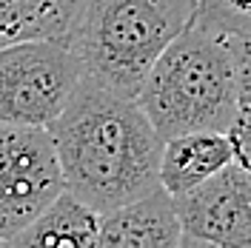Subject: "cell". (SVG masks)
<instances>
[{
    "mask_svg": "<svg viewBox=\"0 0 251 248\" xmlns=\"http://www.w3.org/2000/svg\"><path fill=\"white\" fill-rule=\"evenodd\" d=\"M66 188L100 214L154 191L160 183V131L137 97L100 86L89 74L54 123Z\"/></svg>",
    "mask_w": 251,
    "mask_h": 248,
    "instance_id": "6da1fadb",
    "label": "cell"
},
{
    "mask_svg": "<svg viewBox=\"0 0 251 248\" xmlns=\"http://www.w3.org/2000/svg\"><path fill=\"white\" fill-rule=\"evenodd\" d=\"M137 103L169 140L186 131H228L240 114L237 37L194 20L160 54Z\"/></svg>",
    "mask_w": 251,
    "mask_h": 248,
    "instance_id": "7a4b0ae2",
    "label": "cell"
},
{
    "mask_svg": "<svg viewBox=\"0 0 251 248\" xmlns=\"http://www.w3.org/2000/svg\"><path fill=\"white\" fill-rule=\"evenodd\" d=\"M200 0H86L69 43L86 74L137 97L160 54L194 23Z\"/></svg>",
    "mask_w": 251,
    "mask_h": 248,
    "instance_id": "3957f363",
    "label": "cell"
},
{
    "mask_svg": "<svg viewBox=\"0 0 251 248\" xmlns=\"http://www.w3.org/2000/svg\"><path fill=\"white\" fill-rule=\"evenodd\" d=\"M83 77L86 69L69 40L31 37L0 46V123L49 128Z\"/></svg>",
    "mask_w": 251,
    "mask_h": 248,
    "instance_id": "277c9868",
    "label": "cell"
},
{
    "mask_svg": "<svg viewBox=\"0 0 251 248\" xmlns=\"http://www.w3.org/2000/svg\"><path fill=\"white\" fill-rule=\"evenodd\" d=\"M66 191L49 128L0 123V246L29 228Z\"/></svg>",
    "mask_w": 251,
    "mask_h": 248,
    "instance_id": "5b68a950",
    "label": "cell"
},
{
    "mask_svg": "<svg viewBox=\"0 0 251 248\" xmlns=\"http://www.w3.org/2000/svg\"><path fill=\"white\" fill-rule=\"evenodd\" d=\"M174 202L183 223V246L251 248V171L243 163H228Z\"/></svg>",
    "mask_w": 251,
    "mask_h": 248,
    "instance_id": "8992f818",
    "label": "cell"
},
{
    "mask_svg": "<svg viewBox=\"0 0 251 248\" xmlns=\"http://www.w3.org/2000/svg\"><path fill=\"white\" fill-rule=\"evenodd\" d=\"M183 223L163 186L103 214L100 248H180Z\"/></svg>",
    "mask_w": 251,
    "mask_h": 248,
    "instance_id": "52a82bcc",
    "label": "cell"
},
{
    "mask_svg": "<svg viewBox=\"0 0 251 248\" xmlns=\"http://www.w3.org/2000/svg\"><path fill=\"white\" fill-rule=\"evenodd\" d=\"M234 140L228 131H186L163 143L160 157V183L180 197L191 188L203 186L228 163H234Z\"/></svg>",
    "mask_w": 251,
    "mask_h": 248,
    "instance_id": "ba28073f",
    "label": "cell"
},
{
    "mask_svg": "<svg viewBox=\"0 0 251 248\" xmlns=\"http://www.w3.org/2000/svg\"><path fill=\"white\" fill-rule=\"evenodd\" d=\"M103 214L69 188L49 205L29 228L12 237L15 248H97Z\"/></svg>",
    "mask_w": 251,
    "mask_h": 248,
    "instance_id": "9c48e42d",
    "label": "cell"
},
{
    "mask_svg": "<svg viewBox=\"0 0 251 248\" xmlns=\"http://www.w3.org/2000/svg\"><path fill=\"white\" fill-rule=\"evenodd\" d=\"M86 0H0V46L31 37L69 40Z\"/></svg>",
    "mask_w": 251,
    "mask_h": 248,
    "instance_id": "30bf717a",
    "label": "cell"
},
{
    "mask_svg": "<svg viewBox=\"0 0 251 248\" xmlns=\"http://www.w3.org/2000/svg\"><path fill=\"white\" fill-rule=\"evenodd\" d=\"M194 20L237 37H251V0H200Z\"/></svg>",
    "mask_w": 251,
    "mask_h": 248,
    "instance_id": "8fae6325",
    "label": "cell"
},
{
    "mask_svg": "<svg viewBox=\"0 0 251 248\" xmlns=\"http://www.w3.org/2000/svg\"><path fill=\"white\" fill-rule=\"evenodd\" d=\"M228 134L234 140L237 163H243L251 171V109H240L234 125L228 128Z\"/></svg>",
    "mask_w": 251,
    "mask_h": 248,
    "instance_id": "7c38bea8",
    "label": "cell"
},
{
    "mask_svg": "<svg viewBox=\"0 0 251 248\" xmlns=\"http://www.w3.org/2000/svg\"><path fill=\"white\" fill-rule=\"evenodd\" d=\"M237 77H240V109H251V37H237Z\"/></svg>",
    "mask_w": 251,
    "mask_h": 248,
    "instance_id": "4fadbf2b",
    "label": "cell"
}]
</instances>
